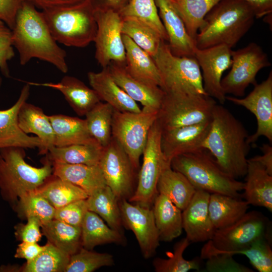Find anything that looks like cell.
I'll return each mask as SVG.
<instances>
[{"instance_id": "6da1fadb", "label": "cell", "mask_w": 272, "mask_h": 272, "mask_svg": "<svg viewBox=\"0 0 272 272\" xmlns=\"http://www.w3.org/2000/svg\"><path fill=\"white\" fill-rule=\"evenodd\" d=\"M248 136L243 124L228 109L217 103L202 148L212 154L225 173L237 179L247 173L250 146Z\"/></svg>"}, {"instance_id": "7a4b0ae2", "label": "cell", "mask_w": 272, "mask_h": 272, "mask_svg": "<svg viewBox=\"0 0 272 272\" xmlns=\"http://www.w3.org/2000/svg\"><path fill=\"white\" fill-rule=\"evenodd\" d=\"M12 33L13 45L19 54L22 65L38 58L52 64L63 73L67 72L66 52L52 36L42 12L33 5L22 2Z\"/></svg>"}, {"instance_id": "3957f363", "label": "cell", "mask_w": 272, "mask_h": 272, "mask_svg": "<svg viewBox=\"0 0 272 272\" xmlns=\"http://www.w3.org/2000/svg\"><path fill=\"white\" fill-rule=\"evenodd\" d=\"M255 17L244 0H220L205 16L195 39L198 49L225 44L232 48L246 34Z\"/></svg>"}, {"instance_id": "277c9868", "label": "cell", "mask_w": 272, "mask_h": 272, "mask_svg": "<svg viewBox=\"0 0 272 272\" xmlns=\"http://www.w3.org/2000/svg\"><path fill=\"white\" fill-rule=\"evenodd\" d=\"M25 149H0V193L13 208L23 194L40 187L51 175L52 163L46 155L41 167H35L25 160Z\"/></svg>"}, {"instance_id": "5b68a950", "label": "cell", "mask_w": 272, "mask_h": 272, "mask_svg": "<svg viewBox=\"0 0 272 272\" xmlns=\"http://www.w3.org/2000/svg\"><path fill=\"white\" fill-rule=\"evenodd\" d=\"M171 168L182 174L196 189L240 198L244 182L237 180L220 167L206 149L178 155L171 161Z\"/></svg>"}, {"instance_id": "8992f818", "label": "cell", "mask_w": 272, "mask_h": 272, "mask_svg": "<svg viewBox=\"0 0 272 272\" xmlns=\"http://www.w3.org/2000/svg\"><path fill=\"white\" fill-rule=\"evenodd\" d=\"M42 12L57 43L69 47H84L94 42L97 25L90 0L70 7Z\"/></svg>"}, {"instance_id": "52a82bcc", "label": "cell", "mask_w": 272, "mask_h": 272, "mask_svg": "<svg viewBox=\"0 0 272 272\" xmlns=\"http://www.w3.org/2000/svg\"><path fill=\"white\" fill-rule=\"evenodd\" d=\"M157 120L162 130L210 121L216 100L208 95L184 91L164 92Z\"/></svg>"}, {"instance_id": "ba28073f", "label": "cell", "mask_w": 272, "mask_h": 272, "mask_svg": "<svg viewBox=\"0 0 272 272\" xmlns=\"http://www.w3.org/2000/svg\"><path fill=\"white\" fill-rule=\"evenodd\" d=\"M158 110L143 107L139 112H123L114 109L112 137L123 148L135 170L147 141L151 127L157 118Z\"/></svg>"}, {"instance_id": "9c48e42d", "label": "cell", "mask_w": 272, "mask_h": 272, "mask_svg": "<svg viewBox=\"0 0 272 272\" xmlns=\"http://www.w3.org/2000/svg\"><path fill=\"white\" fill-rule=\"evenodd\" d=\"M160 72L164 92L184 91L207 95L199 66L194 57L179 56L163 40L153 57Z\"/></svg>"}, {"instance_id": "30bf717a", "label": "cell", "mask_w": 272, "mask_h": 272, "mask_svg": "<svg viewBox=\"0 0 272 272\" xmlns=\"http://www.w3.org/2000/svg\"><path fill=\"white\" fill-rule=\"evenodd\" d=\"M162 128L157 120L151 127L143 153L137 186L128 200L133 203L152 208L158 194L157 186L160 175L171 165L165 159L161 147Z\"/></svg>"}, {"instance_id": "8fae6325", "label": "cell", "mask_w": 272, "mask_h": 272, "mask_svg": "<svg viewBox=\"0 0 272 272\" xmlns=\"http://www.w3.org/2000/svg\"><path fill=\"white\" fill-rule=\"evenodd\" d=\"M231 58V70L222 79L221 84L226 95L236 97H243L249 85H256L259 71L271 65L267 54L255 42L235 51L232 50Z\"/></svg>"}, {"instance_id": "7c38bea8", "label": "cell", "mask_w": 272, "mask_h": 272, "mask_svg": "<svg viewBox=\"0 0 272 272\" xmlns=\"http://www.w3.org/2000/svg\"><path fill=\"white\" fill-rule=\"evenodd\" d=\"M270 222L260 212H246L240 219L227 227L216 230L211 239L217 248L234 255L249 247L256 239L270 236Z\"/></svg>"}, {"instance_id": "4fadbf2b", "label": "cell", "mask_w": 272, "mask_h": 272, "mask_svg": "<svg viewBox=\"0 0 272 272\" xmlns=\"http://www.w3.org/2000/svg\"><path fill=\"white\" fill-rule=\"evenodd\" d=\"M97 25L95 58L103 67L112 63L125 64L126 52L122 37V18L111 10H95Z\"/></svg>"}, {"instance_id": "5bb4252c", "label": "cell", "mask_w": 272, "mask_h": 272, "mask_svg": "<svg viewBox=\"0 0 272 272\" xmlns=\"http://www.w3.org/2000/svg\"><path fill=\"white\" fill-rule=\"evenodd\" d=\"M106 185L111 189L119 201L128 199L133 194L134 173L128 155L112 137L103 148L99 161Z\"/></svg>"}, {"instance_id": "9a60e30c", "label": "cell", "mask_w": 272, "mask_h": 272, "mask_svg": "<svg viewBox=\"0 0 272 272\" xmlns=\"http://www.w3.org/2000/svg\"><path fill=\"white\" fill-rule=\"evenodd\" d=\"M232 48L225 44L198 49L196 47L194 57L201 71L203 86L207 94L220 104L226 101V95L221 86L224 72L231 67Z\"/></svg>"}, {"instance_id": "2e32d148", "label": "cell", "mask_w": 272, "mask_h": 272, "mask_svg": "<svg viewBox=\"0 0 272 272\" xmlns=\"http://www.w3.org/2000/svg\"><path fill=\"white\" fill-rule=\"evenodd\" d=\"M119 205L122 224L134 233L143 257H153L160 239L152 208L133 204L126 199L120 200Z\"/></svg>"}, {"instance_id": "e0dca14e", "label": "cell", "mask_w": 272, "mask_h": 272, "mask_svg": "<svg viewBox=\"0 0 272 272\" xmlns=\"http://www.w3.org/2000/svg\"><path fill=\"white\" fill-rule=\"evenodd\" d=\"M226 100L242 106L256 117L257 129L248 136L249 145L254 144L260 137L266 138L272 143V72L266 80L254 85L253 90L245 97L240 98L226 96Z\"/></svg>"}, {"instance_id": "ac0fdd59", "label": "cell", "mask_w": 272, "mask_h": 272, "mask_svg": "<svg viewBox=\"0 0 272 272\" xmlns=\"http://www.w3.org/2000/svg\"><path fill=\"white\" fill-rule=\"evenodd\" d=\"M211 121L199 124L162 130L161 147L166 160L180 155L200 150L209 130Z\"/></svg>"}, {"instance_id": "d6986e66", "label": "cell", "mask_w": 272, "mask_h": 272, "mask_svg": "<svg viewBox=\"0 0 272 272\" xmlns=\"http://www.w3.org/2000/svg\"><path fill=\"white\" fill-rule=\"evenodd\" d=\"M30 86L27 83L23 87L13 106L6 110H0V149L21 147L25 149L38 148L40 150L42 147V142L37 137L29 136L18 124V112L29 97Z\"/></svg>"}, {"instance_id": "ffe728a7", "label": "cell", "mask_w": 272, "mask_h": 272, "mask_svg": "<svg viewBox=\"0 0 272 272\" xmlns=\"http://www.w3.org/2000/svg\"><path fill=\"white\" fill-rule=\"evenodd\" d=\"M210 194L196 189L188 205L182 211L183 229L190 242L211 240L216 231L209 214Z\"/></svg>"}, {"instance_id": "44dd1931", "label": "cell", "mask_w": 272, "mask_h": 272, "mask_svg": "<svg viewBox=\"0 0 272 272\" xmlns=\"http://www.w3.org/2000/svg\"><path fill=\"white\" fill-rule=\"evenodd\" d=\"M155 2L172 53L179 56L194 57L195 41L188 35L171 1L155 0Z\"/></svg>"}, {"instance_id": "7402d4cb", "label": "cell", "mask_w": 272, "mask_h": 272, "mask_svg": "<svg viewBox=\"0 0 272 272\" xmlns=\"http://www.w3.org/2000/svg\"><path fill=\"white\" fill-rule=\"evenodd\" d=\"M125 64L111 63L110 73L115 83L134 101L143 107L159 111L164 96V91L159 86L148 84L130 75Z\"/></svg>"}, {"instance_id": "603a6c76", "label": "cell", "mask_w": 272, "mask_h": 272, "mask_svg": "<svg viewBox=\"0 0 272 272\" xmlns=\"http://www.w3.org/2000/svg\"><path fill=\"white\" fill-rule=\"evenodd\" d=\"M30 85L51 88L60 91L79 116H85L95 105L101 101L96 92L78 78L64 76L57 83L27 82Z\"/></svg>"}, {"instance_id": "cb8c5ba5", "label": "cell", "mask_w": 272, "mask_h": 272, "mask_svg": "<svg viewBox=\"0 0 272 272\" xmlns=\"http://www.w3.org/2000/svg\"><path fill=\"white\" fill-rule=\"evenodd\" d=\"M88 78L91 88L96 92L101 101L110 104L119 111H141L137 102L131 98L114 81L108 67L95 73L90 72Z\"/></svg>"}, {"instance_id": "d4e9b609", "label": "cell", "mask_w": 272, "mask_h": 272, "mask_svg": "<svg viewBox=\"0 0 272 272\" xmlns=\"http://www.w3.org/2000/svg\"><path fill=\"white\" fill-rule=\"evenodd\" d=\"M18 121L25 133L35 134L41 140L39 154L46 155L55 147V134L51 123L41 108L27 101L24 102L18 112Z\"/></svg>"}, {"instance_id": "484cf974", "label": "cell", "mask_w": 272, "mask_h": 272, "mask_svg": "<svg viewBox=\"0 0 272 272\" xmlns=\"http://www.w3.org/2000/svg\"><path fill=\"white\" fill-rule=\"evenodd\" d=\"M52 163L53 175L79 187L88 196L107 185L99 164L87 165Z\"/></svg>"}, {"instance_id": "4316f807", "label": "cell", "mask_w": 272, "mask_h": 272, "mask_svg": "<svg viewBox=\"0 0 272 272\" xmlns=\"http://www.w3.org/2000/svg\"><path fill=\"white\" fill-rule=\"evenodd\" d=\"M246 181L244 182L245 200L254 206L272 211V175L258 162L248 159Z\"/></svg>"}, {"instance_id": "83f0119b", "label": "cell", "mask_w": 272, "mask_h": 272, "mask_svg": "<svg viewBox=\"0 0 272 272\" xmlns=\"http://www.w3.org/2000/svg\"><path fill=\"white\" fill-rule=\"evenodd\" d=\"M126 52L125 67L132 77L148 84L162 87L159 69L153 57L129 37L122 34Z\"/></svg>"}, {"instance_id": "f1b7e54d", "label": "cell", "mask_w": 272, "mask_h": 272, "mask_svg": "<svg viewBox=\"0 0 272 272\" xmlns=\"http://www.w3.org/2000/svg\"><path fill=\"white\" fill-rule=\"evenodd\" d=\"M48 117L55 134V147L98 144L90 133L85 119L63 114Z\"/></svg>"}, {"instance_id": "f546056e", "label": "cell", "mask_w": 272, "mask_h": 272, "mask_svg": "<svg viewBox=\"0 0 272 272\" xmlns=\"http://www.w3.org/2000/svg\"><path fill=\"white\" fill-rule=\"evenodd\" d=\"M153 211L160 241L171 242L182 232V211L163 194L158 193Z\"/></svg>"}, {"instance_id": "4dcf8cb0", "label": "cell", "mask_w": 272, "mask_h": 272, "mask_svg": "<svg viewBox=\"0 0 272 272\" xmlns=\"http://www.w3.org/2000/svg\"><path fill=\"white\" fill-rule=\"evenodd\" d=\"M249 205L240 198L211 193L208 210L214 227L217 230L232 225L247 212Z\"/></svg>"}, {"instance_id": "1f68e13d", "label": "cell", "mask_w": 272, "mask_h": 272, "mask_svg": "<svg viewBox=\"0 0 272 272\" xmlns=\"http://www.w3.org/2000/svg\"><path fill=\"white\" fill-rule=\"evenodd\" d=\"M157 189L158 193L166 196L182 211L196 190L182 174L173 170L171 165L167 166L162 172Z\"/></svg>"}, {"instance_id": "d6a6232c", "label": "cell", "mask_w": 272, "mask_h": 272, "mask_svg": "<svg viewBox=\"0 0 272 272\" xmlns=\"http://www.w3.org/2000/svg\"><path fill=\"white\" fill-rule=\"evenodd\" d=\"M82 247L92 250L104 244H121L123 237L121 232L110 228L97 214L88 211L81 226Z\"/></svg>"}, {"instance_id": "836d02e7", "label": "cell", "mask_w": 272, "mask_h": 272, "mask_svg": "<svg viewBox=\"0 0 272 272\" xmlns=\"http://www.w3.org/2000/svg\"><path fill=\"white\" fill-rule=\"evenodd\" d=\"M51 176L34 191L45 198L55 209L88 198L87 193L79 187L54 175Z\"/></svg>"}, {"instance_id": "e575fe53", "label": "cell", "mask_w": 272, "mask_h": 272, "mask_svg": "<svg viewBox=\"0 0 272 272\" xmlns=\"http://www.w3.org/2000/svg\"><path fill=\"white\" fill-rule=\"evenodd\" d=\"M48 242L70 256L82 247L81 228L54 219L41 226Z\"/></svg>"}, {"instance_id": "d590c367", "label": "cell", "mask_w": 272, "mask_h": 272, "mask_svg": "<svg viewBox=\"0 0 272 272\" xmlns=\"http://www.w3.org/2000/svg\"><path fill=\"white\" fill-rule=\"evenodd\" d=\"M103 148L98 144L53 147L46 154L52 162L70 164L98 165Z\"/></svg>"}, {"instance_id": "8d00e7d4", "label": "cell", "mask_w": 272, "mask_h": 272, "mask_svg": "<svg viewBox=\"0 0 272 272\" xmlns=\"http://www.w3.org/2000/svg\"><path fill=\"white\" fill-rule=\"evenodd\" d=\"M86 200L88 211L97 214L110 228L121 232L123 224L119 200L107 185L88 196Z\"/></svg>"}, {"instance_id": "74e56055", "label": "cell", "mask_w": 272, "mask_h": 272, "mask_svg": "<svg viewBox=\"0 0 272 272\" xmlns=\"http://www.w3.org/2000/svg\"><path fill=\"white\" fill-rule=\"evenodd\" d=\"M190 37L195 41L204 18L220 0H170Z\"/></svg>"}, {"instance_id": "f35d334b", "label": "cell", "mask_w": 272, "mask_h": 272, "mask_svg": "<svg viewBox=\"0 0 272 272\" xmlns=\"http://www.w3.org/2000/svg\"><path fill=\"white\" fill-rule=\"evenodd\" d=\"M122 18V34L129 37L138 46L153 57L162 41L164 40L160 34L154 28L136 18Z\"/></svg>"}, {"instance_id": "ab89813d", "label": "cell", "mask_w": 272, "mask_h": 272, "mask_svg": "<svg viewBox=\"0 0 272 272\" xmlns=\"http://www.w3.org/2000/svg\"><path fill=\"white\" fill-rule=\"evenodd\" d=\"M113 108L101 101L85 115L87 127L92 137L103 148L110 142Z\"/></svg>"}, {"instance_id": "60d3db41", "label": "cell", "mask_w": 272, "mask_h": 272, "mask_svg": "<svg viewBox=\"0 0 272 272\" xmlns=\"http://www.w3.org/2000/svg\"><path fill=\"white\" fill-rule=\"evenodd\" d=\"M13 209L20 218H37L42 226L54 219L56 210L45 198L34 191L21 195Z\"/></svg>"}, {"instance_id": "b9f144b4", "label": "cell", "mask_w": 272, "mask_h": 272, "mask_svg": "<svg viewBox=\"0 0 272 272\" xmlns=\"http://www.w3.org/2000/svg\"><path fill=\"white\" fill-rule=\"evenodd\" d=\"M231 252L216 248L211 240L201 249L200 258L206 260V269L210 272H253L251 269L237 262Z\"/></svg>"}, {"instance_id": "7bdbcfd3", "label": "cell", "mask_w": 272, "mask_h": 272, "mask_svg": "<svg viewBox=\"0 0 272 272\" xmlns=\"http://www.w3.org/2000/svg\"><path fill=\"white\" fill-rule=\"evenodd\" d=\"M70 255L49 242L34 259L27 261L24 272H65Z\"/></svg>"}, {"instance_id": "ee69618b", "label": "cell", "mask_w": 272, "mask_h": 272, "mask_svg": "<svg viewBox=\"0 0 272 272\" xmlns=\"http://www.w3.org/2000/svg\"><path fill=\"white\" fill-rule=\"evenodd\" d=\"M190 241L185 237L175 244L173 253L168 252V258H156L153 265L156 272H187L190 270H199L200 258L188 260L183 254L190 245Z\"/></svg>"}, {"instance_id": "f6af8a7d", "label": "cell", "mask_w": 272, "mask_h": 272, "mask_svg": "<svg viewBox=\"0 0 272 272\" xmlns=\"http://www.w3.org/2000/svg\"><path fill=\"white\" fill-rule=\"evenodd\" d=\"M122 18H136L156 30L165 41L168 36L159 17L155 0H130L119 13Z\"/></svg>"}, {"instance_id": "bcb514c9", "label": "cell", "mask_w": 272, "mask_h": 272, "mask_svg": "<svg viewBox=\"0 0 272 272\" xmlns=\"http://www.w3.org/2000/svg\"><path fill=\"white\" fill-rule=\"evenodd\" d=\"M113 255L108 253H98L81 247L71 255L65 272H92L103 266L114 265Z\"/></svg>"}, {"instance_id": "7dc6e473", "label": "cell", "mask_w": 272, "mask_h": 272, "mask_svg": "<svg viewBox=\"0 0 272 272\" xmlns=\"http://www.w3.org/2000/svg\"><path fill=\"white\" fill-rule=\"evenodd\" d=\"M271 236L260 237L254 241L247 248L236 254L246 256L252 266L259 272L272 271Z\"/></svg>"}, {"instance_id": "c3c4849f", "label": "cell", "mask_w": 272, "mask_h": 272, "mask_svg": "<svg viewBox=\"0 0 272 272\" xmlns=\"http://www.w3.org/2000/svg\"><path fill=\"white\" fill-rule=\"evenodd\" d=\"M88 211L86 199H80L56 209L54 219L72 226L81 227Z\"/></svg>"}, {"instance_id": "681fc988", "label": "cell", "mask_w": 272, "mask_h": 272, "mask_svg": "<svg viewBox=\"0 0 272 272\" xmlns=\"http://www.w3.org/2000/svg\"><path fill=\"white\" fill-rule=\"evenodd\" d=\"M15 56L10 28L0 20V71L8 78L11 77L8 62Z\"/></svg>"}, {"instance_id": "f907efd6", "label": "cell", "mask_w": 272, "mask_h": 272, "mask_svg": "<svg viewBox=\"0 0 272 272\" xmlns=\"http://www.w3.org/2000/svg\"><path fill=\"white\" fill-rule=\"evenodd\" d=\"M26 224H18L15 227V236L21 241L37 243L41 239L42 225L38 219L33 217L27 219Z\"/></svg>"}, {"instance_id": "816d5d0a", "label": "cell", "mask_w": 272, "mask_h": 272, "mask_svg": "<svg viewBox=\"0 0 272 272\" xmlns=\"http://www.w3.org/2000/svg\"><path fill=\"white\" fill-rule=\"evenodd\" d=\"M21 4V0H0V20L11 30L14 26L16 16Z\"/></svg>"}, {"instance_id": "f5cc1de1", "label": "cell", "mask_w": 272, "mask_h": 272, "mask_svg": "<svg viewBox=\"0 0 272 272\" xmlns=\"http://www.w3.org/2000/svg\"><path fill=\"white\" fill-rule=\"evenodd\" d=\"M29 3L42 11L70 7L78 5L86 0H21Z\"/></svg>"}, {"instance_id": "db71d44e", "label": "cell", "mask_w": 272, "mask_h": 272, "mask_svg": "<svg viewBox=\"0 0 272 272\" xmlns=\"http://www.w3.org/2000/svg\"><path fill=\"white\" fill-rule=\"evenodd\" d=\"M45 245L41 246L35 242L22 241L18 245L14 257L24 258L27 261L36 258L45 248Z\"/></svg>"}, {"instance_id": "11a10c76", "label": "cell", "mask_w": 272, "mask_h": 272, "mask_svg": "<svg viewBox=\"0 0 272 272\" xmlns=\"http://www.w3.org/2000/svg\"><path fill=\"white\" fill-rule=\"evenodd\" d=\"M94 10H111L119 13L130 0H90Z\"/></svg>"}, {"instance_id": "9f6ffc18", "label": "cell", "mask_w": 272, "mask_h": 272, "mask_svg": "<svg viewBox=\"0 0 272 272\" xmlns=\"http://www.w3.org/2000/svg\"><path fill=\"white\" fill-rule=\"evenodd\" d=\"M252 8L255 18L265 17L272 13V0H244Z\"/></svg>"}, {"instance_id": "6f0895ef", "label": "cell", "mask_w": 272, "mask_h": 272, "mask_svg": "<svg viewBox=\"0 0 272 272\" xmlns=\"http://www.w3.org/2000/svg\"><path fill=\"white\" fill-rule=\"evenodd\" d=\"M260 149L262 152L261 155L256 156L250 158L262 165L272 175V147L271 144H263Z\"/></svg>"}, {"instance_id": "680465c9", "label": "cell", "mask_w": 272, "mask_h": 272, "mask_svg": "<svg viewBox=\"0 0 272 272\" xmlns=\"http://www.w3.org/2000/svg\"><path fill=\"white\" fill-rule=\"evenodd\" d=\"M2 84H3V79H2V77L0 76V89L1 88Z\"/></svg>"}]
</instances>
